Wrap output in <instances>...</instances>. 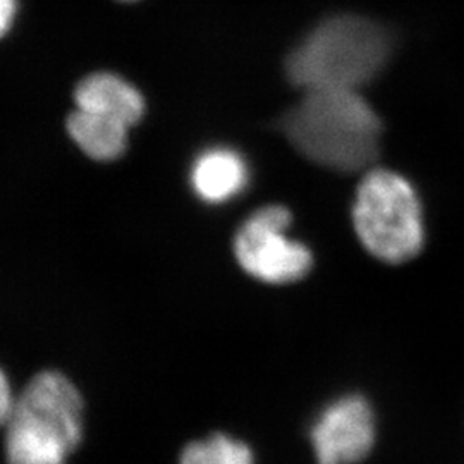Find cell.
<instances>
[{
    "label": "cell",
    "mask_w": 464,
    "mask_h": 464,
    "mask_svg": "<svg viewBox=\"0 0 464 464\" xmlns=\"http://www.w3.org/2000/svg\"><path fill=\"white\" fill-rule=\"evenodd\" d=\"M282 130L301 155L335 172H360L379 157L381 119L358 92H306Z\"/></svg>",
    "instance_id": "obj_1"
},
{
    "label": "cell",
    "mask_w": 464,
    "mask_h": 464,
    "mask_svg": "<svg viewBox=\"0 0 464 464\" xmlns=\"http://www.w3.org/2000/svg\"><path fill=\"white\" fill-rule=\"evenodd\" d=\"M7 464H67L83 437V399L59 372H42L23 389L9 416Z\"/></svg>",
    "instance_id": "obj_3"
},
{
    "label": "cell",
    "mask_w": 464,
    "mask_h": 464,
    "mask_svg": "<svg viewBox=\"0 0 464 464\" xmlns=\"http://www.w3.org/2000/svg\"><path fill=\"white\" fill-rule=\"evenodd\" d=\"M74 105L80 111L111 117L133 128L145 114L141 92L122 76L100 71L83 78L74 88Z\"/></svg>",
    "instance_id": "obj_7"
},
{
    "label": "cell",
    "mask_w": 464,
    "mask_h": 464,
    "mask_svg": "<svg viewBox=\"0 0 464 464\" xmlns=\"http://www.w3.org/2000/svg\"><path fill=\"white\" fill-rule=\"evenodd\" d=\"M389 34L372 19L353 14L322 21L285 63L291 83L304 92H358L387 64Z\"/></svg>",
    "instance_id": "obj_2"
},
{
    "label": "cell",
    "mask_w": 464,
    "mask_h": 464,
    "mask_svg": "<svg viewBox=\"0 0 464 464\" xmlns=\"http://www.w3.org/2000/svg\"><path fill=\"white\" fill-rule=\"evenodd\" d=\"M122 2H134V0H122Z\"/></svg>",
    "instance_id": "obj_13"
},
{
    "label": "cell",
    "mask_w": 464,
    "mask_h": 464,
    "mask_svg": "<svg viewBox=\"0 0 464 464\" xmlns=\"http://www.w3.org/2000/svg\"><path fill=\"white\" fill-rule=\"evenodd\" d=\"M351 222L360 245L379 262L402 266L425 246V217L420 195L402 174L370 169L356 188Z\"/></svg>",
    "instance_id": "obj_4"
},
{
    "label": "cell",
    "mask_w": 464,
    "mask_h": 464,
    "mask_svg": "<svg viewBox=\"0 0 464 464\" xmlns=\"http://www.w3.org/2000/svg\"><path fill=\"white\" fill-rule=\"evenodd\" d=\"M293 214L284 205L255 210L234 236V256L249 277L272 285L303 281L315 258L308 245L293 237Z\"/></svg>",
    "instance_id": "obj_5"
},
{
    "label": "cell",
    "mask_w": 464,
    "mask_h": 464,
    "mask_svg": "<svg viewBox=\"0 0 464 464\" xmlns=\"http://www.w3.org/2000/svg\"><path fill=\"white\" fill-rule=\"evenodd\" d=\"M17 14V0H0V40L14 26Z\"/></svg>",
    "instance_id": "obj_12"
},
{
    "label": "cell",
    "mask_w": 464,
    "mask_h": 464,
    "mask_svg": "<svg viewBox=\"0 0 464 464\" xmlns=\"http://www.w3.org/2000/svg\"><path fill=\"white\" fill-rule=\"evenodd\" d=\"M14 402H16V398L13 396V389H11L9 379L0 368V425L7 423L9 416L13 413Z\"/></svg>",
    "instance_id": "obj_11"
},
{
    "label": "cell",
    "mask_w": 464,
    "mask_h": 464,
    "mask_svg": "<svg viewBox=\"0 0 464 464\" xmlns=\"http://www.w3.org/2000/svg\"><path fill=\"white\" fill-rule=\"evenodd\" d=\"M189 183L201 201L227 203L248 188V162L239 151L227 147L205 150L191 166Z\"/></svg>",
    "instance_id": "obj_8"
},
{
    "label": "cell",
    "mask_w": 464,
    "mask_h": 464,
    "mask_svg": "<svg viewBox=\"0 0 464 464\" xmlns=\"http://www.w3.org/2000/svg\"><path fill=\"white\" fill-rule=\"evenodd\" d=\"M377 442V420L370 401L346 394L329 402L316 416L310 444L316 464H358Z\"/></svg>",
    "instance_id": "obj_6"
},
{
    "label": "cell",
    "mask_w": 464,
    "mask_h": 464,
    "mask_svg": "<svg viewBox=\"0 0 464 464\" xmlns=\"http://www.w3.org/2000/svg\"><path fill=\"white\" fill-rule=\"evenodd\" d=\"M67 133L84 155L99 162L119 159L128 149L130 126L111 117L74 109L67 117Z\"/></svg>",
    "instance_id": "obj_9"
},
{
    "label": "cell",
    "mask_w": 464,
    "mask_h": 464,
    "mask_svg": "<svg viewBox=\"0 0 464 464\" xmlns=\"http://www.w3.org/2000/svg\"><path fill=\"white\" fill-rule=\"evenodd\" d=\"M179 464H256L255 454L243 440L227 433H214L183 449Z\"/></svg>",
    "instance_id": "obj_10"
}]
</instances>
